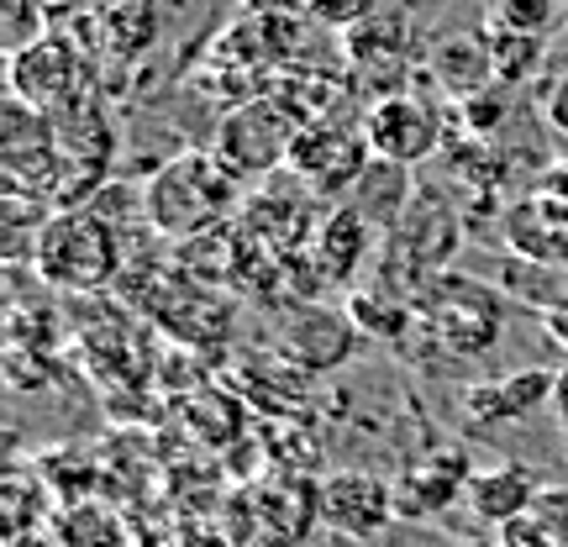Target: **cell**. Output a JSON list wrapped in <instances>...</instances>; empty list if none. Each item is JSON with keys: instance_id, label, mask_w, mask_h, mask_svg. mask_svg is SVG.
<instances>
[{"instance_id": "1", "label": "cell", "mask_w": 568, "mask_h": 547, "mask_svg": "<svg viewBox=\"0 0 568 547\" xmlns=\"http://www.w3.org/2000/svg\"><path fill=\"white\" fill-rule=\"evenodd\" d=\"M416 316H426V326L443 337V347L479 358L506 337V301L500 290L485 280H468V274H437L416 290Z\"/></svg>"}, {"instance_id": "2", "label": "cell", "mask_w": 568, "mask_h": 547, "mask_svg": "<svg viewBox=\"0 0 568 547\" xmlns=\"http://www.w3.org/2000/svg\"><path fill=\"white\" fill-rule=\"evenodd\" d=\"M232 201H237V174L222 159H211V153L205 159L190 153V159L163 163L153 184H148V216H153L159 232H174V237L205 232Z\"/></svg>"}, {"instance_id": "3", "label": "cell", "mask_w": 568, "mask_h": 547, "mask_svg": "<svg viewBox=\"0 0 568 547\" xmlns=\"http://www.w3.org/2000/svg\"><path fill=\"white\" fill-rule=\"evenodd\" d=\"M38 274L59 290H101L116 274V237L95 211H59L38 226Z\"/></svg>"}, {"instance_id": "4", "label": "cell", "mask_w": 568, "mask_h": 547, "mask_svg": "<svg viewBox=\"0 0 568 547\" xmlns=\"http://www.w3.org/2000/svg\"><path fill=\"white\" fill-rule=\"evenodd\" d=\"M301 122L284 111L280 101H243L237 111H226L216 126V159L243 180V174H268L290 163Z\"/></svg>"}, {"instance_id": "5", "label": "cell", "mask_w": 568, "mask_h": 547, "mask_svg": "<svg viewBox=\"0 0 568 547\" xmlns=\"http://www.w3.org/2000/svg\"><path fill=\"white\" fill-rule=\"evenodd\" d=\"M389 243H395L389 269H400V274L410 280V295H416L426 280L447 274L453 253L464 247V226H458V211H453L443 195L422 190V195H416V205L406 211V222L389 232Z\"/></svg>"}, {"instance_id": "6", "label": "cell", "mask_w": 568, "mask_h": 547, "mask_svg": "<svg viewBox=\"0 0 568 547\" xmlns=\"http://www.w3.org/2000/svg\"><path fill=\"white\" fill-rule=\"evenodd\" d=\"M358 132H364L374 159L400 163V169H416L422 159H432V153L443 148V117H437V105L422 101L416 90L389 95V101H374Z\"/></svg>"}, {"instance_id": "7", "label": "cell", "mask_w": 568, "mask_h": 547, "mask_svg": "<svg viewBox=\"0 0 568 547\" xmlns=\"http://www.w3.org/2000/svg\"><path fill=\"white\" fill-rule=\"evenodd\" d=\"M368 163H374V153H368L364 132H347V126H332V122L301 126V132H295V148H290V169H295L316 195H326V201L347 195Z\"/></svg>"}, {"instance_id": "8", "label": "cell", "mask_w": 568, "mask_h": 547, "mask_svg": "<svg viewBox=\"0 0 568 547\" xmlns=\"http://www.w3.org/2000/svg\"><path fill=\"white\" fill-rule=\"evenodd\" d=\"M316 516H322L326 527H337L343 537H353V543H374L400 516L395 510V485H385L379 474L343 468V474H332L316 489Z\"/></svg>"}, {"instance_id": "9", "label": "cell", "mask_w": 568, "mask_h": 547, "mask_svg": "<svg viewBox=\"0 0 568 547\" xmlns=\"http://www.w3.org/2000/svg\"><path fill=\"white\" fill-rule=\"evenodd\" d=\"M410 27L389 11H374L364 17L353 32H347V59L364 80H379V101L389 95H406V80H410Z\"/></svg>"}, {"instance_id": "10", "label": "cell", "mask_w": 568, "mask_h": 547, "mask_svg": "<svg viewBox=\"0 0 568 547\" xmlns=\"http://www.w3.org/2000/svg\"><path fill=\"white\" fill-rule=\"evenodd\" d=\"M284 358L301 364L305 374H326L353 358L358 347V322L347 311H332V305H301L290 322H284Z\"/></svg>"}, {"instance_id": "11", "label": "cell", "mask_w": 568, "mask_h": 547, "mask_svg": "<svg viewBox=\"0 0 568 547\" xmlns=\"http://www.w3.org/2000/svg\"><path fill=\"white\" fill-rule=\"evenodd\" d=\"M500 237L516 259H531V264L548 269H568V205L531 190L527 201L506 205L500 216Z\"/></svg>"}, {"instance_id": "12", "label": "cell", "mask_w": 568, "mask_h": 547, "mask_svg": "<svg viewBox=\"0 0 568 547\" xmlns=\"http://www.w3.org/2000/svg\"><path fill=\"white\" fill-rule=\"evenodd\" d=\"M552 379L558 368H521V374H500V379H479L464 389L468 422L479 426H506V422H531L537 411H552Z\"/></svg>"}, {"instance_id": "13", "label": "cell", "mask_w": 568, "mask_h": 547, "mask_svg": "<svg viewBox=\"0 0 568 547\" xmlns=\"http://www.w3.org/2000/svg\"><path fill=\"white\" fill-rule=\"evenodd\" d=\"M74 74H80L74 48L63 38H38L32 48H21L11 59V95L27 101L32 111H48V105H59L74 90Z\"/></svg>"}, {"instance_id": "14", "label": "cell", "mask_w": 568, "mask_h": 547, "mask_svg": "<svg viewBox=\"0 0 568 547\" xmlns=\"http://www.w3.org/2000/svg\"><path fill=\"white\" fill-rule=\"evenodd\" d=\"M537 495H542V485H537V474H531L527 464H495L468 479V510L495 531L510 527V521H521V516H531V510H537Z\"/></svg>"}, {"instance_id": "15", "label": "cell", "mask_w": 568, "mask_h": 547, "mask_svg": "<svg viewBox=\"0 0 568 547\" xmlns=\"http://www.w3.org/2000/svg\"><path fill=\"white\" fill-rule=\"evenodd\" d=\"M416 180H410V169H400V163H385V159H374L358 174V184L343 195V205H353L358 216H364L374 232H395V226L406 222V211L416 205Z\"/></svg>"}, {"instance_id": "16", "label": "cell", "mask_w": 568, "mask_h": 547, "mask_svg": "<svg viewBox=\"0 0 568 547\" xmlns=\"http://www.w3.org/2000/svg\"><path fill=\"white\" fill-rule=\"evenodd\" d=\"M468 458H432V464L410 468L395 485V510L400 516H437V510L458 506L468 495Z\"/></svg>"}, {"instance_id": "17", "label": "cell", "mask_w": 568, "mask_h": 547, "mask_svg": "<svg viewBox=\"0 0 568 547\" xmlns=\"http://www.w3.org/2000/svg\"><path fill=\"white\" fill-rule=\"evenodd\" d=\"M432 80L443 84L447 95H485L495 90V59H489V38L485 32H468V38H443L437 53H432Z\"/></svg>"}, {"instance_id": "18", "label": "cell", "mask_w": 568, "mask_h": 547, "mask_svg": "<svg viewBox=\"0 0 568 547\" xmlns=\"http://www.w3.org/2000/svg\"><path fill=\"white\" fill-rule=\"evenodd\" d=\"M374 247V226L353 211V205H337L332 216L316 232V269H322L326 284H347L358 269H364V253Z\"/></svg>"}, {"instance_id": "19", "label": "cell", "mask_w": 568, "mask_h": 547, "mask_svg": "<svg viewBox=\"0 0 568 547\" xmlns=\"http://www.w3.org/2000/svg\"><path fill=\"white\" fill-rule=\"evenodd\" d=\"M489 59H495V80L500 84H527L542 74V59H548V38H531V32H516L506 21H489Z\"/></svg>"}, {"instance_id": "20", "label": "cell", "mask_w": 568, "mask_h": 547, "mask_svg": "<svg viewBox=\"0 0 568 547\" xmlns=\"http://www.w3.org/2000/svg\"><path fill=\"white\" fill-rule=\"evenodd\" d=\"M500 284H506L510 295L542 305V311H552V305L568 295V274H564V269L531 264V259H516V253H506V264H500Z\"/></svg>"}, {"instance_id": "21", "label": "cell", "mask_w": 568, "mask_h": 547, "mask_svg": "<svg viewBox=\"0 0 568 547\" xmlns=\"http://www.w3.org/2000/svg\"><path fill=\"white\" fill-rule=\"evenodd\" d=\"M347 316L358 322V332L400 337V332H406V322L416 316V301H410V295H389V301L374 305V290H358V295L347 301Z\"/></svg>"}, {"instance_id": "22", "label": "cell", "mask_w": 568, "mask_h": 547, "mask_svg": "<svg viewBox=\"0 0 568 547\" xmlns=\"http://www.w3.org/2000/svg\"><path fill=\"white\" fill-rule=\"evenodd\" d=\"M489 21H506V27H516V32L548 38L558 21H568V6H564V0H500Z\"/></svg>"}, {"instance_id": "23", "label": "cell", "mask_w": 568, "mask_h": 547, "mask_svg": "<svg viewBox=\"0 0 568 547\" xmlns=\"http://www.w3.org/2000/svg\"><path fill=\"white\" fill-rule=\"evenodd\" d=\"M542 527L558 537V543L568 547V485H542V495H537V510H531Z\"/></svg>"}, {"instance_id": "24", "label": "cell", "mask_w": 568, "mask_h": 547, "mask_svg": "<svg viewBox=\"0 0 568 547\" xmlns=\"http://www.w3.org/2000/svg\"><path fill=\"white\" fill-rule=\"evenodd\" d=\"M495 537H500V547H564L548 527H542V521H537V516H521V521L500 527Z\"/></svg>"}, {"instance_id": "25", "label": "cell", "mask_w": 568, "mask_h": 547, "mask_svg": "<svg viewBox=\"0 0 568 547\" xmlns=\"http://www.w3.org/2000/svg\"><path fill=\"white\" fill-rule=\"evenodd\" d=\"M542 117H548L552 132H564L568 138V69L558 80H542Z\"/></svg>"}, {"instance_id": "26", "label": "cell", "mask_w": 568, "mask_h": 547, "mask_svg": "<svg viewBox=\"0 0 568 547\" xmlns=\"http://www.w3.org/2000/svg\"><path fill=\"white\" fill-rule=\"evenodd\" d=\"M316 17L343 21L347 32H353V27H358L364 17H374V0H316Z\"/></svg>"}, {"instance_id": "27", "label": "cell", "mask_w": 568, "mask_h": 547, "mask_svg": "<svg viewBox=\"0 0 568 547\" xmlns=\"http://www.w3.org/2000/svg\"><path fill=\"white\" fill-rule=\"evenodd\" d=\"M542 326H548L552 343H558V347L568 353V295H564L558 305H552V311H542Z\"/></svg>"}, {"instance_id": "28", "label": "cell", "mask_w": 568, "mask_h": 547, "mask_svg": "<svg viewBox=\"0 0 568 547\" xmlns=\"http://www.w3.org/2000/svg\"><path fill=\"white\" fill-rule=\"evenodd\" d=\"M537 190L568 205V159H564V163H548V174H542V184H537Z\"/></svg>"}, {"instance_id": "29", "label": "cell", "mask_w": 568, "mask_h": 547, "mask_svg": "<svg viewBox=\"0 0 568 547\" xmlns=\"http://www.w3.org/2000/svg\"><path fill=\"white\" fill-rule=\"evenodd\" d=\"M552 422L564 426L568 437V368H558V379H552Z\"/></svg>"}, {"instance_id": "30", "label": "cell", "mask_w": 568, "mask_h": 547, "mask_svg": "<svg viewBox=\"0 0 568 547\" xmlns=\"http://www.w3.org/2000/svg\"><path fill=\"white\" fill-rule=\"evenodd\" d=\"M458 547H500V537H464Z\"/></svg>"}, {"instance_id": "31", "label": "cell", "mask_w": 568, "mask_h": 547, "mask_svg": "<svg viewBox=\"0 0 568 547\" xmlns=\"http://www.w3.org/2000/svg\"><path fill=\"white\" fill-rule=\"evenodd\" d=\"M253 6H284V0H253Z\"/></svg>"}, {"instance_id": "32", "label": "cell", "mask_w": 568, "mask_h": 547, "mask_svg": "<svg viewBox=\"0 0 568 547\" xmlns=\"http://www.w3.org/2000/svg\"><path fill=\"white\" fill-rule=\"evenodd\" d=\"M564 6H568V0H564Z\"/></svg>"}]
</instances>
